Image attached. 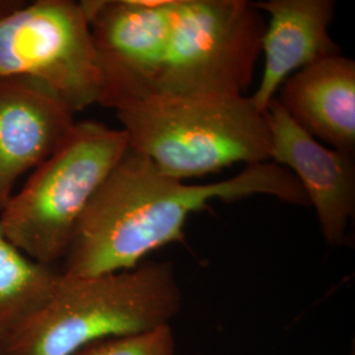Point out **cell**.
<instances>
[{"label":"cell","instance_id":"6da1fadb","mask_svg":"<svg viewBox=\"0 0 355 355\" xmlns=\"http://www.w3.org/2000/svg\"><path fill=\"white\" fill-rule=\"evenodd\" d=\"M103 107L245 95L266 28L246 0H86Z\"/></svg>","mask_w":355,"mask_h":355},{"label":"cell","instance_id":"7a4b0ae2","mask_svg":"<svg viewBox=\"0 0 355 355\" xmlns=\"http://www.w3.org/2000/svg\"><path fill=\"white\" fill-rule=\"evenodd\" d=\"M254 195L308 204L293 174L270 161L246 166L225 180L187 184L128 150L82 216L62 274L89 278L132 270L154 250L183 241L191 214L214 200L233 202Z\"/></svg>","mask_w":355,"mask_h":355},{"label":"cell","instance_id":"3957f363","mask_svg":"<svg viewBox=\"0 0 355 355\" xmlns=\"http://www.w3.org/2000/svg\"><path fill=\"white\" fill-rule=\"evenodd\" d=\"M182 291L170 262L144 261L132 270L89 278L61 272L55 290L12 338L6 355H74L91 343L170 324Z\"/></svg>","mask_w":355,"mask_h":355},{"label":"cell","instance_id":"277c9868","mask_svg":"<svg viewBox=\"0 0 355 355\" xmlns=\"http://www.w3.org/2000/svg\"><path fill=\"white\" fill-rule=\"evenodd\" d=\"M129 150L179 180L271 159L266 114L250 96L193 95L116 110Z\"/></svg>","mask_w":355,"mask_h":355},{"label":"cell","instance_id":"5b68a950","mask_svg":"<svg viewBox=\"0 0 355 355\" xmlns=\"http://www.w3.org/2000/svg\"><path fill=\"white\" fill-rule=\"evenodd\" d=\"M128 150L123 129L76 123L0 212L7 239L41 265L64 258L82 216Z\"/></svg>","mask_w":355,"mask_h":355},{"label":"cell","instance_id":"8992f818","mask_svg":"<svg viewBox=\"0 0 355 355\" xmlns=\"http://www.w3.org/2000/svg\"><path fill=\"white\" fill-rule=\"evenodd\" d=\"M42 83L74 112L99 102L101 79L80 3L37 0L0 20V78Z\"/></svg>","mask_w":355,"mask_h":355},{"label":"cell","instance_id":"52a82bcc","mask_svg":"<svg viewBox=\"0 0 355 355\" xmlns=\"http://www.w3.org/2000/svg\"><path fill=\"white\" fill-rule=\"evenodd\" d=\"M271 159L297 179L308 203L318 215L320 228L331 245H341L355 212L353 154L337 152L299 127L280 103L267 107Z\"/></svg>","mask_w":355,"mask_h":355},{"label":"cell","instance_id":"ba28073f","mask_svg":"<svg viewBox=\"0 0 355 355\" xmlns=\"http://www.w3.org/2000/svg\"><path fill=\"white\" fill-rule=\"evenodd\" d=\"M53 91L29 78H0V212L19 179L48 159L76 124Z\"/></svg>","mask_w":355,"mask_h":355},{"label":"cell","instance_id":"9c48e42d","mask_svg":"<svg viewBox=\"0 0 355 355\" xmlns=\"http://www.w3.org/2000/svg\"><path fill=\"white\" fill-rule=\"evenodd\" d=\"M254 6L270 15L261 42V51L265 53L263 73L250 96L254 105L265 114L292 74L320 60L338 55L341 48L329 35L336 7L331 0H267Z\"/></svg>","mask_w":355,"mask_h":355},{"label":"cell","instance_id":"30bf717a","mask_svg":"<svg viewBox=\"0 0 355 355\" xmlns=\"http://www.w3.org/2000/svg\"><path fill=\"white\" fill-rule=\"evenodd\" d=\"M277 101L292 120L337 152H355V62L331 55L292 74Z\"/></svg>","mask_w":355,"mask_h":355},{"label":"cell","instance_id":"8fae6325","mask_svg":"<svg viewBox=\"0 0 355 355\" xmlns=\"http://www.w3.org/2000/svg\"><path fill=\"white\" fill-rule=\"evenodd\" d=\"M60 275L19 250L0 227V347L49 300Z\"/></svg>","mask_w":355,"mask_h":355},{"label":"cell","instance_id":"7c38bea8","mask_svg":"<svg viewBox=\"0 0 355 355\" xmlns=\"http://www.w3.org/2000/svg\"><path fill=\"white\" fill-rule=\"evenodd\" d=\"M74 355H175V337L170 324L132 336L91 343Z\"/></svg>","mask_w":355,"mask_h":355},{"label":"cell","instance_id":"4fadbf2b","mask_svg":"<svg viewBox=\"0 0 355 355\" xmlns=\"http://www.w3.org/2000/svg\"><path fill=\"white\" fill-rule=\"evenodd\" d=\"M24 4L26 1L21 0H0V20L10 16Z\"/></svg>","mask_w":355,"mask_h":355},{"label":"cell","instance_id":"5bb4252c","mask_svg":"<svg viewBox=\"0 0 355 355\" xmlns=\"http://www.w3.org/2000/svg\"><path fill=\"white\" fill-rule=\"evenodd\" d=\"M0 355H6V354H0Z\"/></svg>","mask_w":355,"mask_h":355}]
</instances>
